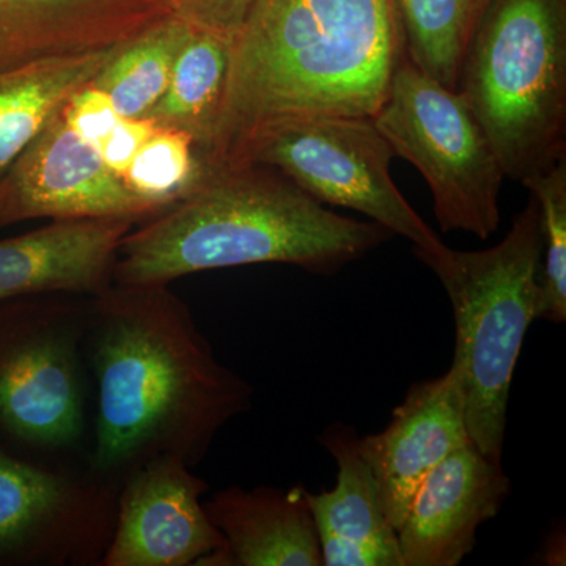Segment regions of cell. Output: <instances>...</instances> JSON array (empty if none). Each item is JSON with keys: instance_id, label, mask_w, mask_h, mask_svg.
<instances>
[{"instance_id": "cell-1", "label": "cell", "mask_w": 566, "mask_h": 566, "mask_svg": "<svg viewBox=\"0 0 566 566\" xmlns=\"http://www.w3.org/2000/svg\"><path fill=\"white\" fill-rule=\"evenodd\" d=\"M85 334L98 387V475L126 476L158 457L193 468L251 408V386L216 359L167 285H111L93 297Z\"/></svg>"}, {"instance_id": "cell-2", "label": "cell", "mask_w": 566, "mask_h": 566, "mask_svg": "<svg viewBox=\"0 0 566 566\" xmlns=\"http://www.w3.org/2000/svg\"><path fill=\"white\" fill-rule=\"evenodd\" d=\"M403 55L392 0H253L233 40L208 166H240L256 137L285 122L375 117Z\"/></svg>"}, {"instance_id": "cell-3", "label": "cell", "mask_w": 566, "mask_h": 566, "mask_svg": "<svg viewBox=\"0 0 566 566\" xmlns=\"http://www.w3.org/2000/svg\"><path fill=\"white\" fill-rule=\"evenodd\" d=\"M394 234L345 218L262 164L212 175L122 241L112 281L169 285L175 279L245 264H293L333 275Z\"/></svg>"}, {"instance_id": "cell-4", "label": "cell", "mask_w": 566, "mask_h": 566, "mask_svg": "<svg viewBox=\"0 0 566 566\" xmlns=\"http://www.w3.org/2000/svg\"><path fill=\"white\" fill-rule=\"evenodd\" d=\"M457 92L523 182L566 158V0H490Z\"/></svg>"}, {"instance_id": "cell-5", "label": "cell", "mask_w": 566, "mask_h": 566, "mask_svg": "<svg viewBox=\"0 0 566 566\" xmlns=\"http://www.w3.org/2000/svg\"><path fill=\"white\" fill-rule=\"evenodd\" d=\"M543 237L534 197L501 243L447 251L428 268L441 281L455 318V356L465 424L476 449L501 461L513 374L542 304Z\"/></svg>"}, {"instance_id": "cell-6", "label": "cell", "mask_w": 566, "mask_h": 566, "mask_svg": "<svg viewBox=\"0 0 566 566\" xmlns=\"http://www.w3.org/2000/svg\"><path fill=\"white\" fill-rule=\"evenodd\" d=\"M395 156L423 175L442 232L486 241L501 226L505 174L463 96L403 55L374 117Z\"/></svg>"}, {"instance_id": "cell-7", "label": "cell", "mask_w": 566, "mask_h": 566, "mask_svg": "<svg viewBox=\"0 0 566 566\" xmlns=\"http://www.w3.org/2000/svg\"><path fill=\"white\" fill-rule=\"evenodd\" d=\"M395 153L374 117L323 115L282 123L253 140L244 164L273 167L319 203L360 212L430 264L447 251L390 177Z\"/></svg>"}, {"instance_id": "cell-8", "label": "cell", "mask_w": 566, "mask_h": 566, "mask_svg": "<svg viewBox=\"0 0 566 566\" xmlns=\"http://www.w3.org/2000/svg\"><path fill=\"white\" fill-rule=\"evenodd\" d=\"M85 324L84 312L65 303H0V430L10 438L46 450L81 438Z\"/></svg>"}, {"instance_id": "cell-9", "label": "cell", "mask_w": 566, "mask_h": 566, "mask_svg": "<svg viewBox=\"0 0 566 566\" xmlns=\"http://www.w3.org/2000/svg\"><path fill=\"white\" fill-rule=\"evenodd\" d=\"M117 512V510H115ZM104 483L48 471L0 452V564H82L109 545Z\"/></svg>"}, {"instance_id": "cell-10", "label": "cell", "mask_w": 566, "mask_h": 566, "mask_svg": "<svg viewBox=\"0 0 566 566\" xmlns=\"http://www.w3.org/2000/svg\"><path fill=\"white\" fill-rule=\"evenodd\" d=\"M140 199L70 128L63 106L0 175V227L31 219H82L163 212Z\"/></svg>"}, {"instance_id": "cell-11", "label": "cell", "mask_w": 566, "mask_h": 566, "mask_svg": "<svg viewBox=\"0 0 566 566\" xmlns=\"http://www.w3.org/2000/svg\"><path fill=\"white\" fill-rule=\"evenodd\" d=\"M158 457L126 475L104 566H222L226 542L208 516L207 482Z\"/></svg>"}, {"instance_id": "cell-12", "label": "cell", "mask_w": 566, "mask_h": 566, "mask_svg": "<svg viewBox=\"0 0 566 566\" xmlns=\"http://www.w3.org/2000/svg\"><path fill=\"white\" fill-rule=\"evenodd\" d=\"M469 441L463 389L452 365L439 378L412 385L381 433L359 438L397 531L424 479Z\"/></svg>"}, {"instance_id": "cell-13", "label": "cell", "mask_w": 566, "mask_h": 566, "mask_svg": "<svg viewBox=\"0 0 566 566\" xmlns=\"http://www.w3.org/2000/svg\"><path fill=\"white\" fill-rule=\"evenodd\" d=\"M510 491L501 461L483 455L474 442L447 457L424 479L397 531L403 566L460 565Z\"/></svg>"}, {"instance_id": "cell-14", "label": "cell", "mask_w": 566, "mask_h": 566, "mask_svg": "<svg viewBox=\"0 0 566 566\" xmlns=\"http://www.w3.org/2000/svg\"><path fill=\"white\" fill-rule=\"evenodd\" d=\"M172 14L169 0H0V74L107 50Z\"/></svg>"}, {"instance_id": "cell-15", "label": "cell", "mask_w": 566, "mask_h": 566, "mask_svg": "<svg viewBox=\"0 0 566 566\" xmlns=\"http://www.w3.org/2000/svg\"><path fill=\"white\" fill-rule=\"evenodd\" d=\"M132 216L57 219L20 237L0 240V303L51 293L109 289L118 249Z\"/></svg>"}, {"instance_id": "cell-16", "label": "cell", "mask_w": 566, "mask_h": 566, "mask_svg": "<svg viewBox=\"0 0 566 566\" xmlns=\"http://www.w3.org/2000/svg\"><path fill=\"white\" fill-rule=\"evenodd\" d=\"M319 441L337 463L333 490L307 491L323 566H403L397 528L360 452L359 434L337 422L324 430Z\"/></svg>"}, {"instance_id": "cell-17", "label": "cell", "mask_w": 566, "mask_h": 566, "mask_svg": "<svg viewBox=\"0 0 566 566\" xmlns=\"http://www.w3.org/2000/svg\"><path fill=\"white\" fill-rule=\"evenodd\" d=\"M221 532L222 566H322L307 490L230 486L205 502Z\"/></svg>"}, {"instance_id": "cell-18", "label": "cell", "mask_w": 566, "mask_h": 566, "mask_svg": "<svg viewBox=\"0 0 566 566\" xmlns=\"http://www.w3.org/2000/svg\"><path fill=\"white\" fill-rule=\"evenodd\" d=\"M123 44L88 54L48 59L0 74V175L70 96L95 80Z\"/></svg>"}, {"instance_id": "cell-19", "label": "cell", "mask_w": 566, "mask_h": 566, "mask_svg": "<svg viewBox=\"0 0 566 566\" xmlns=\"http://www.w3.org/2000/svg\"><path fill=\"white\" fill-rule=\"evenodd\" d=\"M232 44L214 33L192 29L166 92L145 115L158 128L188 134L205 161L221 115Z\"/></svg>"}, {"instance_id": "cell-20", "label": "cell", "mask_w": 566, "mask_h": 566, "mask_svg": "<svg viewBox=\"0 0 566 566\" xmlns=\"http://www.w3.org/2000/svg\"><path fill=\"white\" fill-rule=\"evenodd\" d=\"M191 31L175 14L164 18L126 41L91 84L106 93L118 117L145 118L166 92L175 61Z\"/></svg>"}, {"instance_id": "cell-21", "label": "cell", "mask_w": 566, "mask_h": 566, "mask_svg": "<svg viewBox=\"0 0 566 566\" xmlns=\"http://www.w3.org/2000/svg\"><path fill=\"white\" fill-rule=\"evenodd\" d=\"M490 0H392L405 55L457 91L465 48Z\"/></svg>"}, {"instance_id": "cell-22", "label": "cell", "mask_w": 566, "mask_h": 566, "mask_svg": "<svg viewBox=\"0 0 566 566\" xmlns=\"http://www.w3.org/2000/svg\"><path fill=\"white\" fill-rule=\"evenodd\" d=\"M212 175L188 134L158 128L134 156L123 181L140 199L167 210Z\"/></svg>"}, {"instance_id": "cell-23", "label": "cell", "mask_w": 566, "mask_h": 566, "mask_svg": "<svg viewBox=\"0 0 566 566\" xmlns=\"http://www.w3.org/2000/svg\"><path fill=\"white\" fill-rule=\"evenodd\" d=\"M538 203L542 222V304L538 319H566V158L521 182Z\"/></svg>"}, {"instance_id": "cell-24", "label": "cell", "mask_w": 566, "mask_h": 566, "mask_svg": "<svg viewBox=\"0 0 566 566\" xmlns=\"http://www.w3.org/2000/svg\"><path fill=\"white\" fill-rule=\"evenodd\" d=\"M175 17L197 31L232 41L243 28L253 0H169Z\"/></svg>"}, {"instance_id": "cell-25", "label": "cell", "mask_w": 566, "mask_h": 566, "mask_svg": "<svg viewBox=\"0 0 566 566\" xmlns=\"http://www.w3.org/2000/svg\"><path fill=\"white\" fill-rule=\"evenodd\" d=\"M63 114L70 128L95 147L114 132L120 120L106 93L92 84L84 85L70 96L69 102L63 104Z\"/></svg>"}, {"instance_id": "cell-26", "label": "cell", "mask_w": 566, "mask_h": 566, "mask_svg": "<svg viewBox=\"0 0 566 566\" xmlns=\"http://www.w3.org/2000/svg\"><path fill=\"white\" fill-rule=\"evenodd\" d=\"M156 129L158 126L148 118H139V120L120 118L114 132L96 148L106 166L123 180L132 166L134 156L140 150L142 145L150 139Z\"/></svg>"}]
</instances>
